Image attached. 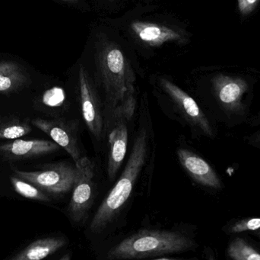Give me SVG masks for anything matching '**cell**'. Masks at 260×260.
<instances>
[{
  "instance_id": "obj_16",
  "label": "cell",
  "mask_w": 260,
  "mask_h": 260,
  "mask_svg": "<svg viewBox=\"0 0 260 260\" xmlns=\"http://www.w3.org/2000/svg\"><path fill=\"white\" fill-rule=\"evenodd\" d=\"M226 255L233 260H260L259 250L241 237H235L229 242Z\"/></svg>"
},
{
  "instance_id": "obj_23",
  "label": "cell",
  "mask_w": 260,
  "mask_h": 260,
  "mask_svg": "<svg viewBox=\"0 0 260 260\" xmlns=\"http://www.w3.org/2000/svg\"><path fill=\"white\" fill-rule=\"evenodd\" d=\"M60 1L65 2V3H75L77 2L78 0H60Z\"/></svg>"
},
{
  "instance_id": "obj_14",
  "label": "cell",
  "mask_w": 260,
  "mask_h": 260,
  "mask_svg": "<svg viewBox=\"0 0 260 260\" xmlns=\"http://www.w3.org/2000/svg\"><path fill=\"white\" fill-rule=\"evenodd\" d=\"M67 244L62 237L41 238L29 244L24 250L10 258L11 260H41L56 253Z\"/></svg>"
},
{
  "instance_id": "obj_11",
  "label": "cell",
  "mask_w": 260,
  "mask_h": 260,
  "mask_svg": "<svg viewBox=\"0 0 260 260\" xmlns=\"http://www.w3.org/2000/svg\"><path fill=\"white\" fill-rule=\"evenodd\" d=\"M59 148L57 143L50 140L15 139L0 145V155L9 160H27L56 152Z\"/></svg>"
},
{
  "instance_id": "obj_12",
  "label": "cell",
  "mask_w": 260,
  "mask_h": 260,
  "mask_svg": "<svg viewBox=\"0 0 260 260\" xmlns=\"http://www.w3.org/2000/svg\"><path fill=\"white\" fill-rule=\"evenodd\" d=\"M115 117L117 121L109 136L108 174L111 180L116 177L124 160L128 145V130L126 124L127 120L122 116Z\"/></svg>"
},
{
  "instance_id": "obj_10",
  "label": "cell",
  "mask_w": 260,
  "mask_h": 260,
  "mask_svg": "<svg viewBox=\"0 0 260 260\" xmlns=\"http://www.w3.org/2000/svg\"><path fill=\"white\" fill-rule=\"evenodd\" d=\"M31 124L63 148L75 162L80 158L77 136L73 126L57 119H35L31 121Z\"/></svg>"
},
{
  "instance_id": "obj_21",
  "label": "cell",
  "mask_w": 260,
  "mask_h": 260,
  "mask_svg": "<svg viewBox=\"0 0 260 260\" xmlns=\"http://www.w3.org/2000/svg\"><path fill=\"white\" fill-rule=\"evenodd\" d=\"M259 0H238V9L242 15L251 13L257 6Z\"/></svg>"
},
{
  "instance_id": "obj_9",
  "label": "cell",
  "mask_w": 260,
  "mask_h": 260,
  "mask_svg": "<svg viewBox=\"0 0 260 260\" xmlns=\"http://www.w3.org/2000/svg\"><path fill=\"white\" fill-rule=\"evenodd\" d=\"M79 93L84 121L90 132L97 139H101L103 131V117L94 90L83 67L79 68Z\"/></svg>"
},
{
  "instance_id": "obj_19",
  "label": "cell",
  "mask_w": 260,
  "mask_h": 260,
  "mask_svg": "<svg viewBox=\"0 0 260 260\" xmlns=\"http://www.w3.org/2000/svg\"><path fill=\"white\" fill-rule=\"evenodd\" d=\"M31 130V126L24 121H9L0 125V139L15 140L28 134Z\"/></svg>"
},
{
  "instance_id": "obj_6",
  "label": "cell",
  "mask_w": 260,
  "mask_h": 260,
  "mask_svg": "<svg viewBox=\"0 0 260 260\" xmlns=\"http://www.w3.org/2000/svg\"><path fill=\"white\" fill-rule=\"evenodd\" d=\"M212 82L218 105L228 118L231 120H244L247 111L244 96L249 90L246 79L220 73L214 76Z\"/></svg>"
},
{
  "instance_id": "obj_13",
  "label": "cell",
  "mask_w": 260,
  "mask_h": 260,
  "mask_svg": "<svg viewBox=\"0 0 260 260\" xmlns=\"http://www.w3.org/2000/svg\"><path fill=\"white\" fill-rule=\"evenodd\" d=\"M130 27L139 40L151 47L163 45L170 41H180L183 38L178 31L155 23L136 21Z\"/></svg>"
},
{
  "instance_id": "obj_7",
  "label": "cell",
  "mask_w": 260,
  "mask_h": 260,
  "mask_svg": "<svg viewBox=\"0 0 260 260\" xmlns=\"http://www.w3.org/2000/svg\"><path fill=\"white\" fill-rule=\"evenodd\" d=\"M159 82L191 126L206 137L210 138L215 137V130L209 119L189 95L168 79L161 78Z\"/></svg>"
},
{
  "instance_id": "obj_2",
  "label": "cell",
  "mask_w": 260,
  "mask_h": 260,
  "mask_svg": "<svg viewBox=\"0 0 260 260\" xmlns=\"http://www.w3.org/2000/svg\"><path fill=\"white\" fill-rule=\"evenodd\" d=\"M148 151V134L146 130L142 128L135 139L123 174L99 206L91 221L90 230L93 234L103 232L114 221L129 199L136 180L146 161Z\"/></svg>"
},
{
  "instance_id": "obj_18",
  "label": "cell",
  "mask_w": 260,
  "mask_h": 260,
  "mask_svg": "<svg viewBox=\"0 0 260 260\" xmlns=\"http://www.w3.org/2000/svg\"><path fill=\"white\" fill-rule=\"evenodd\" d=\"M260 230V217L233 219L223 227L222 230L228 235H237L245 232Z\"/></svg>"
},
{
  "instance_id": "obj_17",
  "label": "cell",
  "mask_w": 260,
  "mask_h": 260,
  "mask_svg": "<svg viewBox=\"0 0 260 260\" xmlns=\"http://www.w3.org/2000/svg\"><path fill=\"white\" fill-rule=\"evenodd\" d=\"M11 183H12L15 192L24 198L35 200V201H50V198L45 192L41 190L35 185L32 184L23 179L18 177H11Z\"/></svg>"
},
{
  "instance_id": "obj_20",
  "label": "cell",
  "mask_w": 260,
  "mask_h": 260,
  "mask_svg": "<svg viewBox=\"0 0 260 260\" xmlns=\"http://www.w3.org/2000/svg\"><path fill=\"white\" fill-rule=\"evenodd\" d=\"M65 93L59 87H53L47 90L42 96V102L50 108H56L62 105L65 101Z\"/></svg>"
},
{
  "instance_id": "obj_15",
  "label": "cell",
  "mask_w": 260,
  "mask_h": 260,
  "mask_svg": "<svg viewBox=\"0 0 260 260\" xmlns=\"http://www.w3.org/2000/svg\"><path fill=\"white\" fill-rule=\"evenodd\" d=\"M27 76L18 64L14 62H0V93L16 91L25 85Z\"/></svg>"
},
{
  "instance_id": "obj_1",
  "label": "cell",
  "mask_w": 260,
  "mask_h": 260,
  "mask_svg": "<svg viewBox=\"0 0 260 260\" xmlns=\"http://www.w3.org/2000/svg\"><path fill=\"white\" fill-rule=\"evenodd\" d=\"M98 53V66L108 101L114 115L129 120L136 109V76L121 49L112 42L105 43Z\"/></svg>"
},
{
  "instance_id": "obj_5",
  "label": "cell",
  "mask_w": 260,
  "mask_h": 260,
  "mask_svg": "<svg viewBox=\"0 0 260 260\" xmlns=\"http://www.w3.org/2000/svg\"><path fill=\"white\" fill-rule=\"evenodd\" d=\"M77 177L68 208L70 219L76 224L86 218L94 198V165L88 157H80L76 161Z\"/></svg>"
},
{
  "instance_id": "obj_22",
  "label": "cell",
  "mask_w": 260,
  "mask_h": 260,
  "mask_svg": "<svg viewBox=\"0 0 260 260\" xmlns=\"http://www.w3.org/2000/svg\"><path fill=\"white\" fill-rule=\"evenodd\" d=\"M247 145L260 151V131H256L245 137Z\"/></svg>"
},
{
  "instance_id": "obj_4",
  "label": "cell",
  "mask_w": 260,
  "mask_h": 260,
  "mask_svg": "<svg viewBox=\"0 0 260 260\" xmlns=\"http://www.w3.org/2000/svg\"><path fill=\"white\" fill-rule=\"evenodd\" d=\"M16 177L23 179L47 193L62 195L73 189L77 169L67 163L47 165L38 171H23L14 168Z\"/></svg>"
},
{
  "instance_id": "obj_3",
  "label": "cell",
  "mask_w": 260,
  "mask_h": 260,
  "mask_svg": "<svg viewBox=\"0 0 260 260\" xmlns=\"http://www.w3.org/2000/svg\"><path fill=\"white\" fill-rule=\"evenodd\" d=\"M194 240L177 232L143 230L131 235L111 248L109 260L156 259L165 255L189 251L197 248Z\"/></svg>"
},
{
  "instance_id": "obj_24",
  "label": "cell",
  "mask_w": 260,
  "mask_h": 260,
  "mask_svg": "<svg viewBox=\"0 0 260 260\" xmlns=\"http://www.w3.org/2000/svg\"><path fill=\"white\" fill-rule=\"evenodd\" d=\"M253 234H254V235H256V236L260 240V230L253 232Z\"/></svg>"
},
{
  "instance_id": "obj_8",
  "label": "cell",
  "mask_w": 260,
  "mask_h": 260,
  "mask_svg": "<svg viewBox=\"0 0 260 260\" xmlns=\"http://www.w3.org/2000/svg\"><path fill=\"white\" fill-rule=\"evenodd\" d=\"M177 153L180 165L196 183L212 190L223 189L221 177L205 159L183 148L177 150Z\"/></svg>"
}]
</instances>
